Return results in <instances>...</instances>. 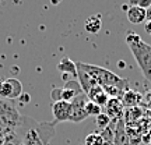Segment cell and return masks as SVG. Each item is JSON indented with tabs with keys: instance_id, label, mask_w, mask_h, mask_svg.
Here are the masks:
<instances>
[{
	"instance_id": "cell-1",
	"label": "cell",
	"mask_w": 151,
	"mask_h": 145,
	"mask_svg": "<svg viewBox=\"0 0 151 145\" xmlns=\"http://www.w3.org/2000/svg\"><path fill=\"white\" fill-rule=\"evenodd\" d=\"M126 43L134 57L137 66L148 82L151 84V45L144 42L139 34L134 31L126 32Z\"/></svg>"
},
{
	"instance_id": "cell-2",
	"label": "cell",
	"mask_w": 151,
	"mask_h": 145,
	"mask_svg": "<svg viewBox=\"0 0 151 145\" xmlns=\"http://www.w3.org/2000/svg\"><path fill=\"white\" fill-rule=\"evenodd\" d=\"M76 64L86 71L87 74L97 82V85H99V86H118L120 89H123L124 92L130 89L129 81L126 80V78H123V77H119L118 74L112 73L111 70H106V69L99 67V66L88 64V63H80V61L76 63Z\"/></svg>"
},
{
	"instance_id": "cell-3",
	"label": "cell",
	"mask_w": 151,
	"mask_h": 145,
	"mask_svg": "<svg viewBox=\"0 0 151 145\" xmlns=\"http://www.w3.org/2000/svg\"><path fill=\"white\" fill-rule=\"evenodd\" d=\"M22 114L17 109L14 101L0 99V129L16 130L20 127Z\"/></svg>"
},
{
	"instance_id": "cell-4",
	"label": "cell",
	"mask_w": 151,
	"mask_h": 145,
	"mask_svg": "<svg viewBox=\"0 0 151 145\" xmlns=\"http://www.w3.org/2000/svg\"><path fill=\"white\" fill-rule=\"evenodd\" d=\"M22 95V84L17 78H0V99L14 101Z\"/></svg>"
},
{
	"instance_id": "cell-5",
	"label": "cell",
	"mask_w": 151,
	"mask_h": 145,
	"mask_svg": "<svg viewBox=\"0 0 151 145\" xmlns=\"http://www.w3.org/2000/svg\"><path fill=\"white\" fill-rule=\"evenodd\" d=\"M88 102V98L87 95L83 92L80 94L78 96H76L73 101H71V114H70V119H69V121L71 123H80L83 120H86L87 117H90L88 116V113L86 110V105Z\"/></svg>"
},
{
	"instance_id": "cell-6",
	"label": "cell",
	"mask_w": 151,
	"mask_h": 145,
	"mask_svg": "<svg viewBox=\"0 0 151 145\" xmlns=\"http://www.w3.org/2000/svg\"><path fill=\"white\" fill-rule=\"evenodd\" d=\"M52 113L55 117V123H62V121H69L71 114V103L66 101H58L52 105Z\"/></svg>"
},
{
	"instance_id": "cell-7",
	"label": "cell",
	"mask_w": 151,
	"mask_h": 145,
	"mask_svg": "<svg viewBox=\"0 0 151 145\" xmlns=\"http://www.w3.org/2000/svg\"><path fill=\"white\" fill-rule=\"evenodd\" d=\"M105 108V114L108 116L111 120H118L122 119L124 114V106L122 103V99H116V98H109V101L106 102Z\"/></svg>"
},
{
	"instance_id": "cell-8",
	"label": "cell",
	"mask_w": 151,
	"mask_h": 145,
	"mask_svg": "<svg viewBox=\"0 0 151 145\" xmlns=\"http://www.w3.org/2000/svg\"><path fill=\"white\" fill-rule=\"evenodd\" d=\"M113 145H132L129 135L126 133V124H124L123 117L116 120L115 133H113Z\"/></svg>"
},
{
	"instance_id": "cell-9",
	"label": "cell",
	"mask_w": 151,
	"mask_h": 145,
	"mask_svg": "<svg viewBox=\"0 0 151 145\" xmlns=\"http://www.w3.org/2000/svg\"><path fill=\"white\" fill-rule=\"evenodd\" d=\"M56 69L63 74L66 81H69V78H67L69 75H71L73 80H77V67H76V63L73 60L69 59V57H63V59L58 63Z\"/></svg>"
},
{
	"instance_id": "cell-10",
	"label": "cell",
	"mask_w": 151,
	"mask_h": 145,
	"mask_svg": "<svg viewBox=\"0 0 151 145\" xmlns=\"http://www.w3.org/2000/svg\"><path fill=\"white\" fill-rule=\"evenodd\" d=\"M86 95H87V98H88V101L97 103L98 106H101V108H104V106L106 105V102L109 101V96L105 94L102 86H99V85H95L94 88H91Z\"/></svg>"
},
{
	"instance_id": "cell-11",
	"label": "cell",
	"mask_w": 151,
	"mask_h": 145,
	"mask_svg": "<svg viewBox=\"0 0 151 145\" xmlns=\"http://www.w3.org/2000/svg\"><path fill=\"white\" fill-rule=\"evenodd\" d=\"M141 102H143V95H141L140 92L133 91V89L126 91L123 94V96H122V103H123L124 109L136 108V106H139Z\"/></svg>"
},
{
	"instance_id": "cell-12",
	"label": "cell",
	"mask_w": 151,
	"mask_h": 145,
	"mask_svg": "<svg viewBox=\"0 0 151 145\" xmlns=\"http://www.w3.org/2000/svg\"><path fill=\"white\" fill-rule=\"evenodd\" d=\"M126 17L129 22L139 25V24H144L146 22V10L141 7H134V6H129V10L126 11Z\"/></svg>"
},
{
	"instance_id": "cell-13",
	"label": "cell",
	"mask_w": 151,
	"mask_h": 145,
	"mask_svg": "<svg viewBox=\"0 0 151 145\" xmlns=\"http://www.w3.org/2000/svg\"><path fill=\"white\" fill-rule=\"evenodd\" d=\"M76 67H77V81H78V84H80L83 92H84V94H87V92L90 91L91 88H94V86L97 85V82L92 80L91 77L87 74V73L83 70L81 67H78L77 64H76Z\"/></svg>"
},
{
	"instance_id": "cell-14",
	"label": "cell",
	"mask_w": 151,
	"mask_h": 145,
	"mask_svg": "<svg viewBox=\"0 0 151 145\" xmlns=\"http://www.w3.org/2000/svg\"><path fill=\"white\" fill-rule=\"evenodd\" d=\"M102 28L101 16H91L84 21V29L88 34H98Z\"/></svg>"
},
{
	"instance_id": "cell-15",
	"label": "cell",
	"mask_w": 151,
	"mask_h": 145,
	"mask_svg": "<svg viewBox=\"0 0 151 145\" xmlns=\"http://www.w3.org/2000/svg\"><path fill=\"white\" fill-rule=\"evenodd\" d=\"M3 145H24L22 138L14 130H4V144Z\"/></svg>"
},
{
	"instance_id": "cell-16",
	"label": "cell",
	"mask_w": 151,
	"mask_h": 145,
	"mask_svg": "<svg viewBox=\"0 0 151 145\" xmlns=\"http://www.w3.org/2000/svg\"><path fill=\"white\" fill-rule=\"evenodd\" d=\"M86 145H104V140H102V135L99 133H91L86 137L84 140Z\"/></svg>"
},
{
	"instance_id": "cell-17",
	"label": "cell",
	"mask_w": 151,
	"mask_h": 145,
	"mask_svg": "<svg viewBox=\"0 0 151 145\" xmlns=\"http://www.w3.org/2000/svg\"><path fill=\"white\" fill-rule=\"evenodd\" d=\"M102 88H104V91H105V94H106L109 98L122 99V96H123V94H124L123 89H120L118 86H102Z\"/></svg>"
},
{
	"instance_id": "cell-18",
	"label": "cell",
	"mask_w": 151,
	"mask_h": 145,
	"mask_svg": "<svg viewBox=\"0 0 151 145\" xmlns=\"http://www.w3.org/2000/svg\"><path fill=\"white\" fill-rule=\"evenodd\" d=\"M111 121H112V120H111V119H109L108 116H106V114H105L104 112L101 113V114H98L97 117H95V123H97L98 129L101 130V131L106 129L109 124H111Z\"/></svg>"
},
{
	"instance_id": "cell-19",
	"label": "cell",
	"mask_w": 151,
	"mask_h": 145,
	"mask_svg": "<svg viewBox=\"0 0 151 145\" xmlns=\"http://www.w3.org/2000/svg\"><path fill=\"white\" fill-rule=\"evenodd\" d=\"M86 110H87V113H88V116H95V117H97L98 114H101V113L104 112V109L101 108V106H98L97 103L91 102V101H88V102H87Z\"/></svg>"
},
{
	"instance_id": "cell-20",
	"label": "cell",
	"mask_w": 151,
	"mask_h": 145,
	"mask_svg": "<svg viewBox=\"0 0 151 145\" xmlns=\"http://www.w3.org/2000/svg\"><path fill=\"white\" fill-rule=\"evenodd\" d=\"M129 6H134V7H141V9H150L151 7V0H127Z\"/></svg>"
},
{
	"instance_id": "cell-21",
	"label": "cell",
	"mask_w": 151,
	"mask_h": 145,
	"mask_svg": "<svg viewBox=\"0 0 151 145\" xmlns=\"http://www.w3.org/2000/svg\"><path fill=\"white\" fill-rule=\"evenodd\" d=\"M50 98H52V101L55 102H58V101H62V88H55L52 94H50Z\"/></svg>"
},
{
	"instance_id": "cell-22",
	"label": "cell",
	"mask_w": 151,
	"mask_h": 145,
	"mask_svg": "<svg viewBox=\"0 0 151 145\" xmlns=\"http://www.w3.org/2000/svg\"><path fill=\"white\" fill-rule=\"evenodd\" d=\"M144 31H146L148 35H151V21H146V22H144Z\"/></svg>"
},
{
	"instance_id": "cell-23",
	"label": "cell",
	"mask_w": 151,
	"mask_h": 145,
	"mask_svg": "<svg viewBox=\"0 0 151 145\" xmlns=\"http://www.w3.org/2000/svg\"><path fill=\"white\" fill-rule=\"evenodd\" d=\"M18 99H21L22 103H28V102H29V95H28V94H25V95H21V96L18 98Z\"/></svg>"
},
{
	"instance_id": "cell-24",
	"label": "cell",
	"mask_w": 151,
	"mask_h": 145,
	"mask_svg": "<svg viewBox=\"0 0 151 145\" xmlns=\"http://www.w3.org/2000/svg\"><path fill=\"white\" fill-rule=\"evenodd\" d=\"M4 144V130L0 129V145Z\"/></svg>"
},
{
	"instance_id": "cell-25",
	"label": "cell",
	"mask_w": 151,
	"mask_h": 145,
	"mask_svg": "<svg viewBox=\"0 0 151 145\" xmlns=\"http://www.w3.org/2000/svg\"><path fill=\"white\" fill-rule=\"evenodd\" d=\"M146 21H151V7L146 10Z\"/></svg>"
},
{
	"instance_id": "cell-26",
	"label": "cell",
	"mask_w": 151,
	"mask_h": 145,
	"mask_svg": "<svg viewBox=\"0 0 151 145\" xmlns=\"http://www.w3.org/2000/svg\"><path fill=\"white\" fill-rule=\"evenodd\" d=\"M118 64H119V69H124V66H126L124 64V61H119Z\"/></svg>"
},
{
	"instance_id": "cell-27",
	"label": "cell",
	"mask_w": 151,
	"mask_h": 145,
	"mask_svg": "<svg viewBox=\"0 0 151 145\" xmlns=\"http://www.w3.org/2000/svg\"><path fill=\"white\" fill-rule=\"evenodd\" d=\"M50 1H52V4H59L62 0H50Z\"/></svg>"
}]
</instances>
